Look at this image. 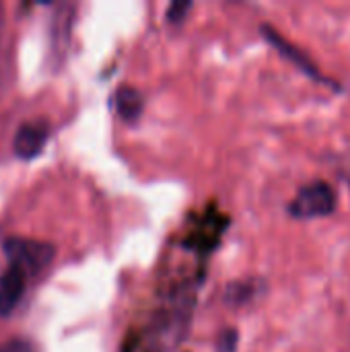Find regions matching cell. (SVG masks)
<instances>
[{
  "mask_svg": "<svg viewBox=\"0 0 350 352\" xmlns=\"http://www.w3.org/2000/svg\"><path fill=\"white\" fill-rule=\"evenodd\" d=\"M4 254L10 266H17L27 276H31L50 266V262L54 260V245L35 239L10 237L4 241Z\"/></svg>",
  "mask_w": 350,
  "mask_h": 352,
  "instance_id": "1",
  "label": "cell"
},
{
  "mask_svg": "<svg viewBox=\"0 0 350 352\" xmlns=\"http://www.w3.org/2000/svg\"><path fill=\"white\" fill-rule=\"evenodd\" d=\"M336 210V194L326 182H314L299 190V194L289 204V214L293 219H322Z\"/></svg>",
  "mask_w": 350,
  "mask_h": 352,
  "instance_id": "2",
  "label": "cell"
},
{
  "mask_svg": "<svg viewBox=\"0 0 350 352\" xmlns=\"http://www.w3.org/2000/svg\"><path fill=\"white\" fill-rule=\"evenodd\" d=\"M47 136H50V128H47V124L43 120L25 122L14 132L12 151L21 159H33L43 151V146L47 142Z\"/></svg>",
  "mask_w": 350,
  "mask_h": 352,
  "instance_id": "3",
  "label": "cell"
},
{
  "mask_svg": "<svg viewBox=\"0 0 350 352\" xmlns=\"http://www.w3.org/2000/svg\"><path fill=\"white\" fill-rule=\"evenodd\" d=\"M27 285V274L17 266H10L0 274V318H6L19 305Z\"/></svg>",
  "mask_w": 350,
  "mask_h": 352,
  "instance_id": "4",
  "label": "cell"
},
{
  "mask_svg": "<svg viewBox=\"0 0 350 352\" xmlns=\"http://www.w3.org/2000/svg\"><path fill=\"white\" fill-rule=\"evenodd\" d=\"M262 31H264V35L272 41V45L278 47V52H281L287 60H291L297 68H301V70H303L305 74H309L311 78H316V80H320V82H326V85H332V87H334V82H330V80L318 70V66H316L299 47H295L293 43H289L281 33H276V31H274L272 27H268V25H264Z\"/></svg>",
  "mask_w": 350,
  "mask_h": 352,
  "instance_id": "5",
  "label": "cell"
},
{
  "mask_svg": "<svg viewBox=\"0 0 350 352\" xmlns=\"http://www.w3.org/2000/svg\"><path fill=\"white\" fill-rule=\"evenodd\" d=\"M142 107H144V99L140 91H136L134 87H120L116 91V109L122 120L136 122L142 113Z\"/></svg>",
  "mask_w": 350,
  "mask_h": 352,
  "instance_id": "6",
  "label": "cell"
},
{
  "mask_svg": "<svg viewBox=\"0 0 350 352\" xmlns=\"http://www.w3.org/2000/svg\"><path fill=\"white\" fill-rule=\"evenodd\" d=\"M262 293V285L258 280H250V283H233L227 287V293H225V299L227 303H233V305H243V303H250L254 297H258Z\"/></svg>",
  "mask_w": 350,
  "mask_h": 352,
  "instance_id": "7",
  "label": "cell"
},
{
  "mask_svg": "<svg viewBox=\"0 0 350 352\" xmlns=\"http://www.w3.org/2000/svg\"><path fill=\"white\" fill-rule=\"evenodd\" d=\"M239 334L235 328H225L217 338V352H237Z\"/></svg>",
  "mask_w": 350,
  "mask_h": 352,
  "instance_id": "8",
  "label": "cell"
},
{
  "mask_svg": "<svg viewBox=\"0 0 350 352\" xmlns=\"http://www.w3.org/2000/svg\"><path fill=\"white\" fill-rule=\"evenodd\" d=\"M190 8H192V2H182V0L179 2H171L169 8H167V21L173 23V25L182 23L186 19V14L190 12Z\"/></svg>",
  "mask_w": 350,
  "mask_h": 352,
  "instance_id": "9",
  "label": "cell"
},
{
  "mask_svg": "<svg viewBox=\"0 0 350 352\" xmlns=\"http://www.w3.org/2000/svg\"><path fill=\"white\" fill-rule=\"evenodd\" d=\"M0 352H35V349L31 346V342H27L23 338H12L0 346Z\"/></svg>",
  "mask_w": 350,
  "mask_h": 352,
  "instance_id": "10",
  "label": "cell"
}]
</instances>
